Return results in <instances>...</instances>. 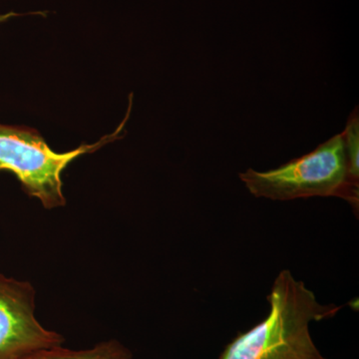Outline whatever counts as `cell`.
Masks as SVG:
<instances>
[{
  "label": "cell",
  "mask_w": 359,
  "mask_h": 359,
  "mask_svg": "<svg viewBox=\"0 0 359 359\" xmlns=\"http://www.w3.org/2000/svg\"><path fill=\"white\" fill-rule=\"evenodd\" d=\"M20 359H132V353L121 342L111 339L83 351H71L62 346L48 347Z\"/></svg>",
  "instance_id": "5"
},
{
  "label": "cell",
  "mask_w": 359,
  "mask_h": 359,
  "mask_svg": "<svg viewBox=\"0 0 359 359\" xmlns=\"http://www.w3.org/2000/svg\"><path fill=\"white\" fill-rule=\"evenodd\" d=\"M123 126L110 137L93 145L80 146L66 153H56L35 129L0 124V172H11L25 192L36 198L45 209L63 207L61 174L79 156L95 152L107 142L115 140Z\"/></svg>",
  "instance_id": "3"
},
{
  "label": "cell",
  "mask_w": 359,
  "mask_h": 359,
  "mask_svg": "<svg viewBox=\"0 0 359 359\" xmlns=\"http://www.w3.org/2000/svg\"><path fill=\"white\" fill-rule=\"evenodd\" d=\"M240 179L257 198L292 201L339 197L358 210L359 185L349 178L344 132L309 154L266 172L248 169Z\"/></svg>",
  "instance_id": "2"
},
{
  "label": "cell",
  "mask_w": 359,
  "mask_h": 359,
  "mask_svg": "<svg viewBox=\"0 0 359 359\" xmlns=\"http://www.w3.org/2000/svg\"><path fill=\"white\" fill-rule=\"evenodd\" d=\"M63 342L62 335L45 328L35 316L32 283L0 273V359H20Z\"/></svg>",
  "instance_id": "4"
},
{
  "label": "cell",
  "mask_w": 359,
  "mask_h": 359,
  "mask_svg": "<svg viewBox=\"0 0 359 359\" xmlns=\"http://www.w3.org/2000/svg\"><path fill=\"white\" fill-rule=\"evenodd\" d=\"M344 136L349 178L354 184L359 185V116L358 107L353 110L347 119Z\"/></svg>",
  "instance_id": "6"
},
{
  "label": "cell",
  "mask_w": 359,
  "mask_h": 359,
  "mask_svg": "<svg viewBox=\"0 0 359 359\" xmlns=\"http://www.w3.org/2000/svg\"><path fill=\"white\" fill-rule=\"evenodd\" d=\"M14 15V14H6V15L0 16V21L6 20L7 18H11V16Z\"/></svg>",
  "instance_id": "7"
},
{
  "label": "cell",
  "mask_w": 359,
  "mask_h": 359,
  "mask_svg": "<svg viewBox=\"0 0 359 359\" xmlns=\"http://www.w3.org/2000/svg\"><path fill=\"white\" fill-rule=\"evenodd\" d=\"M266 299L269 316L238 335L219 359H328L311 339L309 325L334 318L341 306L320 304L287 269L276 276Z\"/></svg>",
  "instance_id": "1"
}]
</instances>
